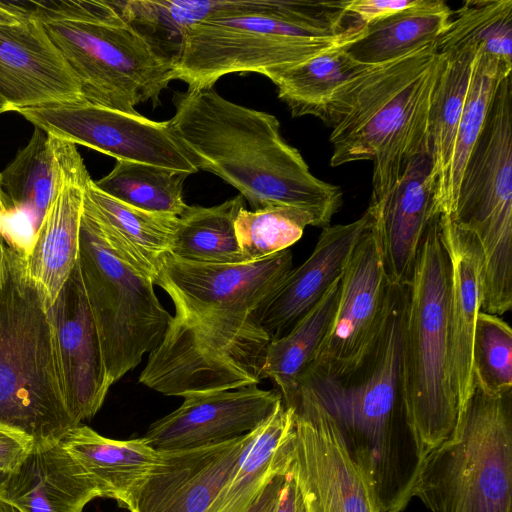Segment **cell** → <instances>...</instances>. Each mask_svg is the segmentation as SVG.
<instances>
[{"mask_svg": "<svg viewBox=\"0 0 512 512\" xmlns=\"http://www.w3.org/2000/svg\"><path fill=\"white\" fill-rule=\"evenodd\" d=\"M26 249L5 231L0 265V424L34 443L59 441L73 424L63 401L48 311Z\"/></svg>", "mask_w": 512, "mask_h": 512, "instance_id": "obj_5", "label": "cell"}, {"mask_svg": "<svg viewBox=\"0 0 512 512\" xmlns=\"http://www.w3.org/2000/svg\"><path fill=\"white\" fill-rule=\"evenodd\" d=\"M4 245H5V229L0 225V265L3 258V252H4Z\"/></svg>", "mask_w": 512, "mask_h": 512, "instance_id": "obj_45", "label": "cell"}, {"mask_svg": "<svg viewBox=\"0 0 512 512\" xmlns=\"http://www.w3.org/2000/svg\"><path fill=\"white\" fill-rule=\"evenodd\" d=\"M83 210L110 249L139 273L157 280L178 224V216L145 211L99 190L90 178Z\"/></svg>", "mask_w": 512, "mask_h": 512, "instance_id": "obj_24", "label": "cell"}, {"mask_svg": "<svg viewBox=\"0 0 512 512\" xmlns=\"http://www.w3.org/2000/svg\"><path fill=\"white\" fill-rule=\"evenodd\" d=\"M282 402L280 392L257 385L190 395L143 437L157 451L221 443L255 430Z\"/></svg>", "mask_w": 512, "mask_h": 512, "instance_id": "obj_16", "label": "cell"}, {"mask_svg": "<svg viewBox=\"0 0 512 512\" xmlns=\"http://www.w3.org/2000/svg\"><path fill=\"white\" fill-rule=\"evenodd\" d=\"M78 266L112 385L161 342L172 316L154 281L110 249L84 210Z\"/></svg>", "mask_w": 512, "mask_h": 512, "instance_id": "obj_10", "label": "cell"}, {"mask_svg": "<svg viewBox=\"0 0 512 512\" xmlns=\"http://www.w3.org/2000/svg\"><path fill=\"white\" fill-rule=\"evenodd\" d=\"M434 43L349 80L320 117L332 128V167L372 161L371 204L388 194L414 157L430 151L429 108L442 62Z\"/></svg>", "mask_w": 512, "mask_h": 512, "instance_id": "obj_2", "label": "cell"}, {"mask_svg": "<svg viewBox=\"0 0 512 512\" xmlns=\"http://www.w3.org/2000/svg\"><path fill=\"white\" fill-rule=\"evenodd\" d=\"M66 410L75 426L101 408L111 386L78 262L48 310Z\"/></svg>", "mask_w": 512, "mask_h": 512, "instance_id": "obj_14", "label": "cell"}, {"mask_svg": "<svg viewBox=\"0 0 512 512\" xmlns=\"http://www.w3.org/2000/svg\"><path fill=\"white\" fill-rule=\"evenodd\" d=\"M391 288L373 216L342 273L332 326L304 371L338 376L357 366L380 332Z\"/></svg>", "mask_w": 512, "mask_h": 512, "instance_id": "obj_13", "label": "cell"}, {"mask_svg": "<svg viewBox=\"0 0 512 512\" xmlns=\"http://www.w3.org/2000/svg\"><path fill=\"white\" fill-rule=\"evenodd\" d=\"M292 259L289 249L235 264L196 263L168 254L155 284L169 295L175 312H193L215 305L245 307L256 312L293 269Z\"/></svg>", "mask_w": 512, "mask_h": 512, "instance_id": "obj_15", "label": "cell"}, {"mask_svg": "<svg viewBox=\"0 0 512 512\" xmlns=\"http://www.w3.org/2000/svg\"><path fill=\"white\" fill-rule=\"evenodd\" d=\"M269 342L249 308L215 305L175 312L139 382L183 398L258 385Z\"/></svg>", "mask_w": 512, "mask_h": 512, "instance_id": "obj_6", "label": "cell"}, {"mask_svg": "<svg viewBox=\"0 0 512 512\" xmlns=\"http://www.w3.org/2000/svg\"><path fill=\"white\" fill-rule=\"evenodd\" d=\"M285 473L278 474L267 484L247 512H268L270 510L277 499Z\"/></svg>", "mask_w": 512, "mask_h": 512, "instance_id": "obj_42", "label": "cell"}, {"mask_svg": "<svg viewBox=\"0 0 512 512\" xmlns=\"http://www.w3.org/2000/svg\"><path fill=\"white\" fill-rule=\"evenodd\" d=\"M73 148L75 144L35 127L27 145L0 172V187L12 211L29 217L33 234L59 190Z\"/></svg>", "mask_w": 512, "mask_h": 512, "instance_id": "obj_29", "label": "cell"}, {"mask_svg": "<svg viewBox=\"0 0 512 512\" xmlns=\"http://www.w3.org/2000/svg\"><path fill=\"white\" fill-rule=\"evenodd\" d=\"M432 170L430 151L420 153L381 201L369 203L382 261L393 285L410 282L421 241L435 215Z\"/></svg>", "mask_w": 512, "mask_h": 512, "instance_id": "obj_21", "label": "cell"}, {"mask_svg": "<svg viewBox=\"0 0 512 512\" xmlns=\"http://www.w3.org/2000/svg\"><path fill=\"white\" fill-rule=\"evenodd\" d=\"M172 127L200 169L236 188L254 210L288 206L328 226L343 203L340 187L316 178L271 114L222 97L214 86L176 93Z\"/></svg>", "mask_w": 512, "mask_h": 512, "instance_id": "obj_1", "label": "cell"}, {"mask_svg": "<svg viewBox=\"0 0 512 512\" xmlns=\"http://www.w3.org/2000/svg\"><path fill=\"white\" fill-rule=\"evenodd\" d=\"M295 434L289 471L305 512H379L330 413L306 388L292 405Z\"/></svg>", "mask_w": 512, "mask_h": 512, "instance_id": "obj_12", "label": "cell"}, {"mask_svg": "<svg viewBox=\"0 0 512 512\" xmlns=\"http://www.w3.org/2000/svg\"><path fill=\"white\" fill-rule=\"evenodd\" d=\"M15 112L46 133L118 160L169 168L187 174L200 170L170 120L113 110L84 100L53 101Z\"/></svg>", "mask_w": 512, "mask_h": 512, "instance_id": "obj_11", "label": "cell"}, {"mask_svg": "<svg viewBox=\"0 0 512 512\" xmlns=\"http://www.w3.org/2000/svg\"><path fill=\"white\" fill-rule=\"evenodd\" d=\"M451 17L444 1L419 0L408 9L364 25L344 49L359 63L384 64L435 42Z\"/></svg>", "mask_w": 512, "mask_h": 512, "instance_id": "obj_30", "label": "cell"}, {"mask_svg": "<svg viewBox=\"0 0 512 512\" xmlns=\"http://www.w3.org/2000/svg\"><path fill=\"white\" fill-rule=\"evenodd\" d=\"M512 67L485 54L479 47L464 108L457 129L447 188V215L454 209L457 191L467 160L483 130L494 95Z\"/></svg>", "mask_w": 512, "mask_h": 512, "instance_id": "obj_36", "label": "cell"}, {"mask_svg": "<svg viewBox=\"0 0 512 512\" xmlns=\"http://www.w3.org/2000/svg\"><path fill=\"white\" fill-rule=\"evenodd\" d=\"M419 0H351L344 9L363 25L384 19L417 4Z\"/></svg>", "mask_w": 512, "mask_h": 512, "instance_id": "obj_39", "label": "cell"}, {"mask_svg": "<svg viewBox=\"0 0 512 512\" xmlns=\"http://www.w3.org/2000/svg\"><path fill=\"white\" fill-rule=\"evenodd\" d=\"M294 434V411L282 402L257 428L253 441L206 512H247L267 484L287 471Z\"/></svg>", "mask_w": 512, "mask_h": 512, "instance_id": "obj_26", "label": "cell"}, {"mask_svg": "<svg viewBox=\"0 0 512 512\" xmlns=\"http://www.w3.org/2000/svg\"><path fill=\"white\" fill-rule=\"evenodd\" d=\"M479 48L450 51L442 62L433 89L428 138L433 165V214H446L447 188L455 137Z\"/></svg>", "mask_w": 512, "mask_h": 512, "instance_id": "obj_28", "label": "cell"}, {"mask_svg": "<svg viewBox=\"0 0 512 512\" xmlns=\"http://www.w3.org/2000/svg\"><path fill=\"white\" fill-rule=\"evenodd\" d=\"M257 428L221 443L159 451L158 461L129 511L206 512L253 441Z\"/></svg>", "mask_w": 512, "mask_h": 512, "instance_id": "obj_17", "label": "cell"}, {"mask_svg": "<svg viewBox=\"0 0 512 512\" xmlns=\"http://www.w3.org/2000/svg\"><path fill=\"white\" fill-rule=\"evenodd\" d=\"M97 497L96 483L60 440L34 443L0 490L20 512H82Z\"/></svg>", "mask_w": 512, "mask_h": 512, "instance_id": "obj_23", "label": "cell"}, {"mask_svg": "<svg viewBox=\"0 0 512 512\" xmlns=\"http://www.w3.org/2000/svg\"><path fill=\"white\" fill-rule=\"evenodd\" d=\"M341 277L287 334L270 340L266 347L259 378L271 379L278 386L285 407L292 405L301 374L313 361L332 326Z\"/></svg>", "mask_w": 512, "mask_h": 512, "instance_id": "obj_31", "label": "cell"}, {"mask_svg": "<svg viewBox=\"0 0 512 512\" xmlns=\"http://www.w3.org/2000/svg\"><path fill=\"white\" fill-rule=\"evenodd\" d=\"M82 100L80 86L43 25L0 24V108Z\"/></svg>", "mask_w": 512, "mask_h": 512, "instance_id": "obj_19", "label": "cell"}, {"mask_svg": "<svg viewBox=\"0 0 512 512\" xmlns=\"http://www.w3.org/2000/svg\"><path fill=\"white\" fill-rule=\"evenodd\" d=\"M8 474L7 473H3V472H0V490H1V487L2 485L4 484L6 478H7Z\"/></svg>", "mask_w": 512, "mask_h": 512, "instance_id": "obj_46", "label": "cell"}, {"mask_svg": "<svg viewBox=\"0 0 512 512\" xmlns=\"http://www.w3.org/2000/svg\"><path fill=\"white\" fill-rule=\"evenodd\" d=\"M243 208L242 195L212 207L187 206L178 218L170 254L196 263L245 262L235 234V220Z\"/></svg>", "mask_w": 512, "mask_h": 512, "instance_id": "obj_33", "label": "cell"}, {"mask_svg": "<svg viewBox=\"0 0 512 512\" xmlns=\"http://www.w3.org/2000/svg\"><path fill=\"white\" fill-rule=\"evenodd\" d=\"M60 442L94 480L101 497L114 499L128 510L159 458V451L144 437L110 439L80 424Z\"/></svg>", "mask_w": 512, "mask_h": 512, "instance_id": "obj_25", "label": "cell"}, {"mask_svg": "<svg viewBox=\"0 0 512 512\" xmlns=\"http://www.w3.org/2000/svg\"><path fill=\"white\" fill-rule=\"evenodd\" d=\"M439 225L451 262L450 357L461 417L475 386L472 345L482 311L483 254L476 237L457 226L449 215L439 214Z\"/></svg>", "mask_w": 512, "mask_h": 512, "instance_id": "obj_22", "label": "cell"}, {"mask_svg": "<svg viewBox=\"0 0 512 512\" xmlns=\"http://www.w3.org/2000/svg\"><path fill=\"white\" fill-rule=\"evenodd\" d=\"M33 444L29 437L0 424V472L9 474L14 471Z\"/></svg>", "mask_w": 512, "mask_h": 512, "instance_id": "obj_40", "label": "cell"}, {"mask_svg": "<svg viewBox=\"0 0 512 512\" xmlns=\"http://www.w3.org/2000/svg\"><path fill=\"white\" fill-rule=\"evenodd\" d=\"M373 221L366 211L347 224L325 226L311 255L293 268L272 296L255 312L270 340L287 334L342 276L359 239Z\"/></svg>", "mask_w": 512, "mask_h": 512, "instance_id": "obj_18", "label": "cell"}, {"mask_svg": "<svg viewBox=\"0 0 512 512\" xmlns=\"http://www.w3.org/2000/svg\"><path fill=\"white\" fill-rule=\"evenodd\" d=\"M411 496L432 512H511L512 390L474 386L454 434L421 461Z\"/></svg>", "mask_w": 512, "mask_h": 512, "instance_id": "obj_7", "label": "cell"}, {"mask_svg": "<svg viewBox=\"0 0 512 512\" xmlns=\"http://www.w3.org/2000/svg\"><path fill=\"white\" fill-rule=\"evenodd\" d=\"M347 45V44H346ZM332 48L298 64L265 70L292 117L320 118L335 92L373 65L355 61L344 49Z\"/></svg>", "mask_w": 512, "mask_h": 512, "instance_id": "obj_32", "label": "cell"}, {"mask_svg": "<svg viewBox=\"0 0 512 512\" xmlns=\"http://www.w3.org/2000/svg\"><path fill=\"white\" fill-rule=\"evenodd\" d=\"M4 111L0 108V114L3 113Z\"/></svg>", "mask_w": 512, "mask_h": 512, "instance_id": "obj_47", "label": "cell"}, {"mask_svg": "<svg viewBox=\"0 0 512 512\" xmlns=\"http://www.w3.org/2000/svg\"><path fill=\"white\" fill-rule=\"evenodd\" d=\"M42 25L88 103L139 114L136 105L157 103L175 80L174 63L123 17L117 1L103 0L87 21Z\"/></svg>", "mask_w": 512, "mask_h": 512, "instance_id": "obj_9", "label": "cell"}, {"mask_svg": "<svg viewBox=\"0 0 512 512\" xmlns=\"http://www.w3.org/2000/svg\"><path fill=\"white\" fill-rule=\"evenodd\" d=\"M473 234L483 254L481 310L512 307V80L499 84L483 130L462 173L449 215Z\"/></svg>", "mask_w": 512, "mask_h": 512, "instance_id": "obj_8", "label": "cell"}, {"mask_svg": "<svg viewBox=\"0 0 512 512\" xmlns=\"http://www.w3.org/2000/svg\"><path fill=\"white\" fill-rule=\"evenodd\" d=\"M268 512H305L292 474L287 469L277 499Z\"/></svg>", "mask_w": 512, "mask_h": 512, "instance_id": "obj_41", "label": "cell"}, {"mask_svg": "<svg viewBox=\"0 0 512 512\" xmlns=\"http://www.w3.org/2000/svg\"><path fill=\"white\" fill-rule=\"evenodd\" d=\"M450 288V257L435 214L406 286L402 332V398L421 461L454 434L460 419L450 357Z\"/></svg>", "mask_w": 512, "mask_h": 512, "instance_id": "obj_4", "label": "cell"}, {"mask_svg": "<svg viewBox=\"0 0 512 512\" xmlns=\"http://www.w3.org/2000/svg\"><path fill=\"white\" fill-rule=\"evenodd\" d=\"M89 179L75 147L67 158L59 190L26 249L28 275L47 311L78 262L84 190Z\"/></svg>", "mask_w": 512, "mask_h": 512, "instance_id": "obj_20", "label": "cell"}, {"mask_svg": "<svg viewBox=\"0 0 512 512\" xmlns=\"http://www.w3.org/2000/svg\"><path fill=\"white\" fill-rule=\"evenodd\" d=\"M474 384L499 396L512 390V330L499 316L481 311L472 345Z\"/></svg>", "mask_w": 512, "mask_h": 512, "instance_id": "obj_38", "label": "cell"}, {"mask_svg": "<svg viewBox=\"0 0 512 512\" xmlns=\"http://www.w3.org/2000/svg\"><path fill=\"white\" fill-rule=\"evenodd\" d=\"M434 45L438 54L482 47L512 67V0L464 2Z\"/></svg>", "mask_w": 512, "mask_h": 512, "instance_id": "obj_34", "label": "cell"}, {"mask_svg": "<svg viewBox=\"0 0 512 512\" xmlns=\"http://www.w3.org/2000/svg\"><path fill=\"white\" fill-rule=\"evenodd\" d=\"M23 21L19 19L15 14L6 9L0 2V24L4 25H16Z\"/></svg>", "mask_w": 512, "mask_h": 512, "instance_id": "obj_43", "label": "cell"}, {"mask_svg": "<svg viewBox=\"0 0 512 512\" xmlns=\"http://www.w3.org/2000/svg\"><path fill=\"white\" fill-rule=\"evenodd\" d=\"M123 17L173 63L183 36L207 20L239 17L269 10L272 0H126L117 1Z\"/></svg>", "mask_w": 512, "mask_h": 512, "instance_id": "obj_27", "label": "cell"}, {"mask_svg": "<svg viewBox=\"0 0 512 512\" xmlns=\"http://www.w3.org/2000/svg\"><path fill=\"white\" fill-rule=\"evenodd\" d=\"M12 213V209L0 187V219L8 217Z\"/></svg>", "mask_w": 512, "mask_h": 512, "instance_id": "obj_44", "label": "cell"}, {"mask_svg": "<svg viewBox=\"0 0 512 512\" xmlns=\"http://www.w3.org/2000/svg\"><path fill=\"white\" fill-rule=\"evenodd\" d=\"M189 174L159 166L118 160L95 186L107 195L133 207L180 216L187 208L183 184Z\"/></svg>", "mask_w": 512, "mask_h": 512, "instance_id": "obj_35", "label": "cell"}, {"mask_svg": "<svg viewBox=\"0 0 512 512\" xmlns=\"http://www.w3.org/2000/svg\"><path fill=\"white\" fill-rule=\"evenodd\" d=\"M307 226H316L307 211L288 206L241 209L235 220L236 239L245 262L278 253L295 244Z\"/></svg>", "mask_w": 512, "mask_h": 512, "instance_id": "obj_37", "label": "cell"}, {"mask_svg": "<svg viewBox=\"0 0 512 512\" xmlns=\"http://www.w3.org/2000/svg\"><path fill=\"white\" fill-rule=\"evenodd\" d=\"M345 1H286L269 11L192 26L174 62L188 90L214 86L222 76L290 66L355 40L363 28Z\"/></svg>", "mask_w": 512, "mask_h": 512, "instance_id": "obj_3", "label": "cell"}]
</instances>
